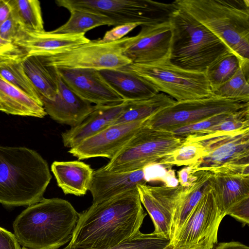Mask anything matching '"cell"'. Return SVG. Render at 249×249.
Here are the masks:
<instances>
[{
    "instance_id": "23",
    "label": "cell",
    "mask_w": 249,
    "mask_h": 249,
    "mask_svg": "<svg viewBox=\"0 0 249 249\" xmlns=\"http://www.w3.org/2000/svg\"><path fill=\"white\" fill-rule=\"evenodd\" d=\"M210 185L216 203L225 216L232 204L249 196V176L212 173Z\"/></svg>"
},
{
    "instance_id": "49",
    "label": "cell",
    "mask_w": 249,
    "mask_h": 249,
    "mask_svg": "<svg viewBox=\"0 0 249 249\" xmlns=\"http://www.w3.org/2000/svg\"><path fill=\"white\" fill-rule=\"evenodd\" d=\"M21 249H29L24 247H22Z\"/></svg>"
},
{
    "instance_id": "32",
    "label": "cell",
    "mask_w": 249,
    "mask_h": 249,
    "mask_svg": "<svg viewBox=\"0 0 249 249\" xmlns=\"http://www.w3.org/2000/svg\"><path fill=\"white\" fill-rule=\"evenodd\" d=\"M206 154L204 147L199 142L184 141L181 146L163 157L157 163L168 167L174 165L191 166L196 163Z\"/></svg>"
},
{
    "instance_id": "13",
    "label": "cell",
    "mask_w": 249,
    "mask_h": 249,
    "mask_svg": "<svg viewBox=\"0 0 249 249\" xmlns=\"http://www.w3.org/2000/svg\"><path fill=\"white\" fill-rule=\"evenodd\" d=\"M148 119L111 125L70 148L68 152L79 160L96 157L111 160L145 124Z\"/></svg>"
},
{
    "instance_id": "30",
    "label": "cell",
    "mask_w": 249,
    "mask_h": 249,
    "mask_svg": "<svg viewBox=\"0 0 249 249\" xmlns=\"http://www.w3.org/2000/svg\"><path fill=\"white\" fill-rule=\"evenodd\" d=\"M68 20L64 24L52 31L57 34H85L95 28L102 25L117 26L112 19L101 15L88 12L71 10Z\"/></svg>"
},
{
    "instance_id": "18",
    "label": "cell",
    "mask_w": 249,
    "mask_h": 249,
    "mask_svg": "<svg viewBox=\"0 0 249 249\" xmlns=\"http://www.w3.org/2000/svg\"><path fill=\"white\" fill-rule=\"evenodd\" d=\"M56 73L58 91L55 99L42 98L41 101L47 114L52 119L71 127L76 126L92 112L94 106L75 94Z\"/></svg>"
},
{
    "instance_id": "29",
    "label": "cell",
    "mask_w": 249,
    "mask_h": 249,
    "mask_svg": "<svg viewBox=\"0 0 249 249\" xmlns=\"http://www.w3.org/2000/svg\"><path fill=\"white\" fill-rule=\"evenodd\" d=\"M11 15L24 29L44 30L40 1L37 0H9Z\"/></svg>"
},
{
    "instance_id": "25",
    "label": "cell",
    "mask_w": 249,
    "mask_h": 249,
    "mask_svg": "<svg viewBox=\"0 0 249 249\" xmlns=\"http://www.w3.org/2000/svg\"><path fill=\"white\" fill-rule=\"evenodd\" d=\"M0 104L7 114L42 118L47 113L43 105L25 94L0 75Z\"/></svg>"
},
{
    "instance_id": "17",
    "label": "cell",
    "mask_w": 249,
    "mask_h": 249,
    "mask_svg": "<svg viewBox=\"0 0 249 249\" xmlns=\"http://www.w3.org/2000/svg\"><path fill=\"white\" fill-rule=\"evenodd\" d=\"M54 69L64 82L75 94L91 104L100 105L124 101L108 85L99 71L63 68Z\"/></svg>"
},
{
    "instance_id": "31",
    "label": "cell",
    "mask_w": 249,
    "mask_h": 249,
    "mask_svg": "<svg viewBox=\"0 0 249 249\" xmlns=\"http://www.w3.org/2000/svg\"><path fill=\"white\" fill-rule=\"evenodd\" d=\"M240 66L238 58L230 51L213 62L205 72L212 93L228 81L235 73Z\"/></svg>"
},
{
    "instance_id": "22",
    "label": "cell",
    "mask_w": 249,
    "mask_h": 249,
    "mask_svg": "<svg viewBox=\"0 0 249 249\" xmlns=\"http://www.w3.org/2000/svg\"><path fill=\"white\" fill-rule=\"evenodd\" d=\"M51 171L65 195L82 196L89 191L94 170L84 162L73 160L55 161Z\"/></svg>"
},
{
    "instance_id": "15",
    "label": "cell",
    "mask_w": 249,
    "mask_h": 249,
    "mask_svg": "<svg viewBox=\"0 0 249 249\" xmlns=\"http://www.w3.org/2000/svg\"><path fill=\"white\" fill-rule=\"evenodd\" d=\"M137 187L142 204L154 224L153 232L171 241L173 215L183 187L179 185L173 187L147 184H140Z\"/></svg>"
},
{
    "instance_id": "46",
    "label": "cell",
    "mask_w": 249,
    "mask_h": 249,
    "mask_svg": "<svg viewBox=\"0 0 249 249\" xmlns=\"http://www.w3.org/2000/svg\"><path fill=\"white\" fill-rule=\"evenodd\" d=\"M12 42L4 40L0 37V54L18 49Z\"/></svg>"
},
{
    "instance_id": "43",
    "label": "cell",
    "mask_w": 249,
    "mask_h": 249,
    "mask_svg": "<svg viewBox=\"0 0 249 249\" xmlns=\"http://www.w3.org/2000/svg\"><path fill=\"white\" fill-rule=\"evenodd\" d=\"M212 249H249V247L239 242L231 241L217 243Z\"/></svg>"
},
{
    "instance_id": "10",
    "label": "cell",
    "mask_w": 249,
    "mask_h": 249,
    "mask_svg": "<svg viewBox=\"0 0 249 249\" xmlns=\"http://www.w3.org/2000/svg\"><path fill=\"white\" fill-rule=\"evenodd\" d=\"M249 107V102L213 95L202 99L176 102L150 117L145 124L152 128L171 131L217 114L235 112Z\"/></svg>"
},
{
    "instance_id": "42",
    "label": "cell",
    "mask_w": 249,
    "mask_h": 249,
    "mask_svg": "<svg viewBox=\"0 0 249 249\" xmlns=\"http://www.w3.org/2000/svg\"><path fill=\"white\" fill-rule=\"evenodd\" d=\"M178 182L179 185L187 187L192 185L196 179L195 172H193L192 165L185 166L178 171Z\"/></svg>"
},
{
    "instance_id": "1",
    "label": "cell",
    "mask_w": 249,
    "mask_h": 249,
    "mask_svg": "<svg viewBox=\"0 0 249 249\" xmlns=\"http://www.w3.org/2000/svg\"><path fill=\"white\" fill-rule=\"evenodd\" d=\"M146 213L137 188L92 205L79 215L69 244L73 249H107L135 235Z\"/></svg>"
},
{
    "instance_id": "47",
    "label": "cell",
    "mask_w": 249,
    "mask_h": 249,
    "mask_svg": "<svg viewBox=\"0 0 249 249\" xmlns=\"http://www.w3.org/2000/svg\"><path fill=\"white\" fill-rule=\"evenodd\" d=\"M163 249H173V245L171 244H169L168 245L166 246ZM203 249V248H198V249Z\"/></svg>"
},
{
    "instance_id": "16",
    "label": "cell",
    "mask_w": 249,
    "mask_h": 249,
    "mask_svg": "<svg viewBox=\"0 0 249 249\" xmlns=\"http://www.w3.org/2000/svg\"><path fill=\"white\" fill-rule=\"evenodd\" d=\"M89 40L85 34L36 32L20 26L12 43L26 55L50 56L69 51Z\"/></svg>"
},
{
    "instance_id": "7",
    "label": "cell",
    "mask_w": 249,
    "mask_h": 249,
    "mask_svg": "<svg viewBox=\"0 0 249 249\" xmlns=\"http://www.w3.org/2000/svg\"><path fill=\"white\" fill-rule=\"evenodd\" d=\"M56 4L69 11L79 10L107 17L118 25L135 23L150 26L169 21L178 7L152 0H56Z\"/></svg>"
},
{
    "instance_id": "26",
    "label": "cell",
    "mask_w": 249,
    "mask_h": 249,
    "mask_svg": "<svg viewBox=\"0 0 249 249\" xmlns=\"http://www.w3.org/2000/svg\"><path fill=\"white\" fill-rule=\"evenodd\" d=\"M22 65L40 99L53 100L58 91L55 69L45 65L38 56L34 55L25 54Z\"/></svg>"
},
{
    "instance_id": "39",
    "label": "cell",
    "mask_w": 249,
    "mask_h": 249,
    "mask_svg": "<svg viewBox=\"0 0 249 249\" xmlns=\"http://www.w3.org/2000/svg\"><path fill=\"white\" fill-rule=\"evenodd\" d=\"M20 27L18 23L10 15L0 26V37L4 40L12 42Z\"/></svg>"
},
{
    "instance_id": "21",
    "label": "cell",
    "mask_w": 249,
    "mask_h": 249,
    "mask_svg": "<svg viewBox=\"0 0 249 249\" xmlns=\"http://www.w3.org/2000/svg\"><path fill=\"white\" fill-rule=\"evenodd\" d=\"M99 71L108 85L124 101L146 100L160 93L145 80L124 69L104 70Z\"/></svg>"
},
{
    "instance_id": "35",
    "label": "cell",
    "mask_w": 249,
    "mask_h": 249,
    "mask_svg": "<svg viewBox=\"0 0 249 249\" xmlns=\"http://www.w3.org/2000/svg\"><path fill=\"white\" fill-rule=\"evenodd\" d=\"M170 239L153 232H139L132 237L107 249H163L170 244ZM63 249H73L66 246Z\"/></svg>"
},
{
    "instance_id": "28",
    "label": "cell",
    "mask_w": 249,
    "mask_h": 249,
    "mask_svg": "<svg viewBox=\"0 0 249 249\" xmlns=\"http://www.w3.org/2000/svg\"><path fill=\"white\" fill-rule=\"evenodd\" d=\"M176 102L174 99L162 92L148 99L130 101L124 111L112 125L148 119Z\"/></svg>"
},
{
    "instance_id": "48",
    "label": "cell",
    "mask_w": 249,
    "mask_h": 249,
    "mask_svg": "<svg viewBox=\"0 0 249 249\" xmlns=\"http://www.w3.org/2000/svg\"><path fill=\"white\" fill-rule=\"evenodd\" d=\"M0 111H2V107H1L0 104Z\"/></svg>"
},
{
    "instance_id": "14",
    "label": "cell",
    "mask_w": 249,
    "mask_h": 249,
    "mask_svg": "<svg viewBox=\"0 0 249 249\" xmlns=\"http://www.w3.org/2000/svg\"><path fill=\"white\" fill-rule=\"evenodd\" d=\"M125 43L124 53L133 63L148 64L169 57L172 38L170 21L141 26Z\"/></svg>"
},
{
    "instance_id": "19",
    "label": "cell",
    "mask_w": 249,
    "mask_h": 249,
    "mask_svg": "<svg viewBox=\"0 0 249 249\" xmlns=\"http://www.w3.org/2000/svg\"><path fill=\"white\" fill-rule=\"evenodd\" d=\"M129 102L124 101L94 105L92 112L81 123L61 134L64 146L72 148L84 140L112 125L124 111Z\"/></svg>"
},
{
    "instance_id": "5",
    "label": "cell",
    "mask_w": 249,
    "mask_h": 249,
    "mask_svg": "<svg viewBox=\"0 0 249 249\" xmlns=\"http://www.w3.org/2000/svg\"><path fill=\"white\" fill-rule=\"evenodd\" d=\"M169 21L172 35L169 59L181 68L205 73L217 58L230 51L221 40L181 8L178 7Z\"/></svg>"
},
{
    "instance_id": "2",
    "label": "cell",
    "mask_w": 249,
    "mask_h": 249,
    "mask_svg": "<svg viewBox=\"0 0 249 249\" xmlns=\"http://www.w3.org/2000/svg\"><path fill=\"white\" fill-rule=\"evenodd\" d=\"M79 215L67 200L43 198L16 218L14 234L22 247L58 249L71 241Z\"/></svg>"
},
{
    "instance_id": "45",
    "label": "cell",
    "mask_w": 249,
    "mask_h": 249,
    "mask_svg": "<svg viewBox=\"0 0 249 249\" xmlns=\"http://www.w3.org/2000/svg\"><path fill=\"white\" fill-rule=\"evenodd\" d=\"M11 11L9 0H0V26L10 17Z\"/></svg>"
},
{
    "instance_id": "40",
    "label": "cell",
    "mask_w": 249,
    "mask_h": 249,
    "mask_svg": "<svg viewBox=\"0 0 249 249\" xmlns=\"http://www.w3.org/2000/svg\"><path fill=\"white\" fill-rule=\"evenodd\" d=\"M171 167L159 163H153L143 168L144 178L146 181H162L168 169Z\"/></svg>"
},
{
    "instance_id": "33",
    "label": "cell",
    "mask_w": 249,
    "mask_h": 249,
    "mask_svg": "<svg viewBox=\"0 0 249 249\" xmlns=\"http://www.w3.org/2000/svg\"><path fill=\"white\" fill-rule=\"evenodd\" d=\"M249 70L240 66L226 83L213 92V95L243 103L249 102Z\"/></svg>"
},
{
    "instance_id": "41",
    "label": "cell",
    "mask_w": 249,
    "mask_h": 249,
    "mask_svg": "<svg viewBox=\"0 0 249 249\" xmlns=\"http://www.w3.org/2000/svg\"><path fill=\"white\" fill-rule=\"evenodd\" d=\"M14 233L0 227V249H21Z\"/></svg>"
},
{
    "instance_id": "6",
    "label": "cell",
    "mask_w": 249,
    "mask_h": 249,
    "mask_svg": "<svg viewBox=\"0 0 249 249\" xmlns=\"http://www.w3.org/2000/svg\"><path fill=\"white\" fill-rule=\"evenodd\" d=\"M121 68L140 76L159 92L168 95L176 102L213 95L205 73L181 68L173 64L169 58L148 64L131 63Z\"/></svg>"
},
{
    "instance_id": "9",
    "label": "cell",
    "mask_w": 249,
    "mask_h": 249,
    "mask_svg": "<svg viewBox=\"0 0 249 249\" xmlns=\"http://www.w3.org/2000/svg\"><path fill=\"white\" fill-rule=\"evenodd\" d=\"M129 38L126 36L110 42H103L101 39L90 40L63 53L38 56L45 65L54 68L97 71L120 69L132 63L124 53V45Z\"/></svg>"
},
{
    "instance_id": "37",
    "label": "cell",
    "mask_w": 249,
    "mask_h": 249,
    "mask_svg": "<svg viewBox=\"0 0 249 249\" xmlns=\"http://www.w3.org/2000/svg\"><path fill=\"white\" fill-rule=\"evenodd\" d=\"M240 222L243 226L249 224V196L232 204L225 213Z\"/></svg>"
},
{
    "instance_id": "11",
    "label": "cell",
    "mask_w": 249,
    "mask_h": 249,
    "mask_svg": "<svg viewBox=\"0 0 249 249\" xmlns=\"http://www.w3.org/2000/svg\"><path fill=\"white\" fill-rule=\"evenodd\" d=\"M224 214L210 188L193 209L170 244L173 249H212Z\"/></svg>"
},
{
    "instance_id": "3",
    "label": "cell",
    "mask_w": 249,
    "mask_h": 249,
    "mask_svg": "<svg viewBox=\"0 0 249 249\" xmlns=\"http://www.w3.org/2000/svg\"><path fill=\"white\" fill-rule=\"evenodd\" d=\"M52 177L47 161L36 151L0 146V203L28 206L39 202Z\"/></svg>"
},
{
    "instance_id": "20",
    "label": "cell",
    "mask_w": 249,
    "mask_h": 249,
    "mask_svg": "<svg viewBox=\"0 0 249 249\" xmlns=\"http://www.w3.org/2000/svg\"><path fill=\"white\" fill-rule=\"evenodd\" d=\"M142 169L121 172H108L102 167L93 171L89 188L92 203H96L145 184Z\"/></svg>"
},
{
    "instance_id": "36",
    "label": "cell",
    "mask_w": 249,
    "mask_h": 249,
    "mask_svg": "<svg viewBox=\"0 0 249 249\" xmlns=\"http://www.w3.org/2000/svg\"><path fill=\"white\" fill-rule=\"evenodd\" d=\"M233 112L217 114L195 123L174 129L171 131L175 136L183 138L190 135L200 133L224 121Z\"/></svg>"
},
{
    "instance_id": "4",
    "label": "cell",
    "mask_w": 249,
    "mask_h": 249,
    "mask_svg": "<svg viewBox=\"0 0 249 249\" xmlns=\"http://www.w3.org/2000/svg\"><path fill=\"white\" fill-rule=\"evenodd\" d=\"M177 6L203 24L249 68V0H176Z\"/></svg>"
},
{
    "instance_id": "44",
    "label": "cell",
    "mask_w": 249,
    "mask_h": 249,
    "mask_svg": "<svg viewBox=\"0 0 249 249\" xmlns=\"http://www.w3.org/2000/svg\"><path fill=\"white\" fill-rule=\"evenodd\" d=\"M162 182L164 185L168 187H174L179 185L178 179L175 175V171L171 167L168 169Z\"/></svg>"
},
{
    "instance_id": "34",
    "label": "cell",
    "mask_w": 249,
    "mask_h": 249,
    "mask_svg": "<svg viewBox=\"0 0 249 249\" xmlns=\"http://www.w3.org/2000/svg\"><path fill=\"white\" fill-rule=\"evenodd\" d=\"M248 128H249V107L232 113L228 118L204 131L190 135L184 138L187 140H194Z\"/></svg>"
},
{
    "instance_id": "12",
    "label": "cell",
    "mask_w": 249,
    "mask_h": 249,
    "mask_svg": "<svg viewBox=\"0 0 249 249\" xmlns=\"http://www.w3.org/2000/svg\"><path fill=\"white\" fill-rule=\"evenodd\" d=\"M184 141L198 142L206 150V155L192 165L194 173L249 165V128Z\"/></svg>"
},
{
    "instance_id": "8",
    "label": "cell",
    "mask_w": 249,
    "mask_h": 249,
    "mask_svg": "<svg viewBox=\"0 0 249 249\" xmlns=\"http://www.w3.org/2000/svg\"><path fill=\"white\" fill-rule=\"evenodd\" d=\"M184 141V138L175 136L171 131L152 128L145 124L103 167L112 172L142 169L157 163L181 146Z\"/></svg>"
},
{
    "instance_id": "38",
    "label": "cell",
    "mask_w": 249,
    "mask_h": 249,
    "mask_svg": "<svg viewBox=\"0 0 249 249\" xmlns=\"http://www.w3.org/2000/svg\"><path fill=\"white\" fill-rule=\"evenodd\" d=\"M139 26L135 23H127L115 26L112 29L106 32L101 41L104 42H110L119 40Z\"/></svg>"
},
{
    "instance_id": "27",
    "label": "cell",
    "mask_w": 249,
    "mask_h": 249,
    "mask_svg": "<svg viewBox=\"0 0 249 249\" xmlns=\"http://www.w3.org/2000/svg\"><path fill=\"white\" fill-rule=\"evenodd\" d=\"M25 54L19 48L0 54V75L25 94L42 104L37 91L23 68L22 60Z\"/></svg>"
},
{
    "instance_id": "24",
    "label": "cell",
    "mask_w": 249,
    "mask_h": 249,
    "mask_svg": "<svg viewBox=\"0 0 249 249\" xmlns=\"http://www.w3.org/2000/svg\"><path fill=\"white\" fill-rule=\"evenodd\" d=\"M195 173L196 179L195 182L189 187H183L179 196L172 218L171 242L203 194L211 188V172L199 170Z\"/></svg>"
}]
</instances>
